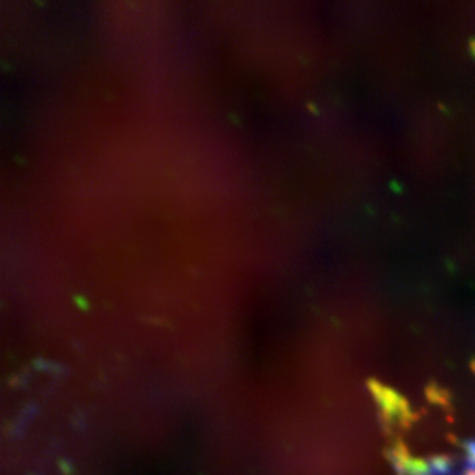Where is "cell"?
Instances as JSON below:
<instances>
[]
</instances>
